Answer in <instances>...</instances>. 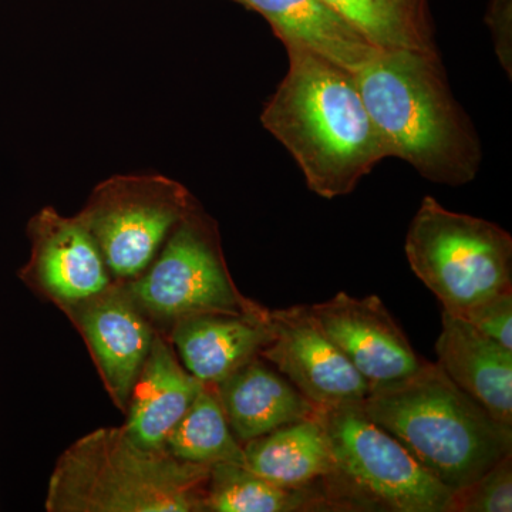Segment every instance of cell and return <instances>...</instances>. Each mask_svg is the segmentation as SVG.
Instances as JSON below:
<instances>
[{
    "label": "cell",
    "instance_id": "6da1fadb",
    "mask_svg": "<svg viewBox=\"0 0 512 512\" xmlns=\"http://www.w3.org/2000/svg\"><path fill=\"white\" fill-rule=\"evenodd\" d=\"M286 50L288 73L266 103L262 123L315 194L326 200L348 195L387 158L355 73L301 47Z\"/></svg>",
    "mask_w": 512,
    "mask_h": 512
},
{
    "label": "cell",
    "instance_id": "7a4b0ae2",
    "mask_svg": "<svg viewBox=\"0 0 512 512\" xmlns=\"http://www.w3.org/2000/svg\"><path fill=\"white\" fill-rule=\"evenodd\" d=\"M355 79L387 157L402 158L434 183L457 187L476 177L480 146L439 56L379 52Z\"/></svg>",
    "mask_w": 512,
    "mask_h": 512
},
{
    "label": "cell",
    "instance_id": "3957f363",
    "mask_svg": "<svg viewBox=\"0 0 512 512\" xmlns=\"http://www.w3.org/2000/svg\"><path fill=\"white\" fill-rule=\"evenodd\" d=\"M453 493L512 453V427L494 420L437 363L370 389L360 404Z\"/></svg>",
    "mask_w": 512,
    "mask_h": 512
},
{
    "label": "cell",
    "instance_id": "277c9868",
    "mask_svg": "<svg viewBox=\"0 0 512 512\" xmlns=\"http://www.w3.org/2000/svg\"><path fill=\"white\" fill-rule=\"evenodd\" d=\"M211 467L147 447L124 426L80 437L57 458L47 512H207Z\"/></svg>",
    "mask_w": 512,
    "mask_h": 512
},
{
    "label": "cell",
    "instance_id": "5b68a950",
    "mask_svg": "<svg viewBox=\"0 0 512 512\" xmlns=\"http://www.w3.org/2000/svg\"><path fill=\"white\" fill-rule=\"evenodd\" d=\"M333 471L320 484L329 511L450 512L451 491L360 404L316 409Z\"/></svg>",
    "mask_w": 512,
    "mask_h": 512
},
{
    "label": "cell",
    "instance_id": "8992f818",
    "mask_svg": "<svg viewBox=\"0 0 512 512\" xmlns=\"http://www.w3.org/2000/svg\"><path fill=\"white\" fill-rule=\"evenodd\" d=\"M404 251L443 311L458 318L512 289L511 235L494 222L448 211L430 195L414 215Z\"/></svg>",
    "mask_w": 512,
    "mask_h": 512
},
{
    "label": "cell",
    "instance_id": "52a82bcc",
    "mask_svg": "<svg viewBox=\"0 0 512 512\" xmlns=\"http://www.w3.org/2000/svg\"><path fill=\"white\" fill-rule=\"evenodd\" d=\"M127 285L161 335L188 316L268 311L239 291L225 264L217 224L197 207L171 232L146 271Z\"/></svg>",
    "mask_w": 512,
    "mask_h": 512
},
{
    "label": "cell",
    "instance_id": "ba28073f",
    "mask_svg": "<svg viewBox=\"0 0 512 512\" xmlns=\"http://www.w3.org/2000/svg\"><path fill=\"white\" fill-rule=\"evenodd\" d=\"M194 207L183 187L163 180L104 185L80 212L114 281L130 282L153 262Z\"/></svg>",
    "mask_w": 512,
    "mask_h": 512
},
{
    "label": "cell",
    "instance_id": "9c48e42d",
    "mask_svg": "<svg viewBox=\"0 0 512 512\" xmlns=\"http://www.w3.org/2000/svg\"><path fill=\"white\" fill-rule=\"evenodd\" d=\"M60 311L86 343L111 402L126 413L157 333L127 282L114 281L97 295Z\"/></svg>",
    "mask_w": 512,
    "mask_h": 512
},
{
    "label": "cell",
    "instance_id": "30bf717a",
    "mask_svg": "<svg viewBox=\"0 0 512 512\" xmlns=\"http://www.w3.org/2000/svg\"><path fill=\"white\" fill-rule=\"evenodd\" d=\"M272 339L259 356L316 407L362 404L369 383L318 328L306 305L271 311Z\"/></svg>",
    "mask_w": 512,
    "mask_h": 512
},
{
    "label": "cell",
    "instance_id": "8fae6325",
    "mask_svg": "<svg viewBox=\"0 0 512 512\" xmlns=\"http://www.w3.org/2000/svg\"><path fill=\"white\" fill-rule=\"evenodd\" d=\"M32 252L20 281L57 309L79 303L114 282L99 245L80 215L45 208L29 222Z\"/></svg>",
    "mask_w": 512,
    "mask_h": 512
},
{
    "label": "cell",
    "instance_id": "7c38bea8",
    "mask_svg": "<svg viewBox=\"0 0 512 512\" xmlns=\"http://www.w3.org/2000/svg\"><path fill=\"white\" fill-rule=\"evenodd\" d=\"M309 316L346 356L370 389L413 375L424 360L377 296L353 298L340 292L306 305Z\"/></svg>",
    "mask_w": 512,
    "mask_h": 512
},
{
    "label": "cell",
    "instance_id": "4fadbf2b",
    "mask_svg": "<svg viewBox=\"0 0 512 512\" xmlns=\"http://www.w3.org/2000/svg\"><path fill=\"white\" fill-rule=\"evenodd\" d=\"M164 336L185 369L201 383L214 386L259 356L271 342V311L188 316L177 320Z\"/></svg>",
    "mask_w": 512,
    "mask_h": 512
},
{
    "label": "cell",
    "instance_id": "5bb4252c",
    "mask_svg": "<svg viewBox=\"0 0 512 512\" xmlns=\"http://www.w3.org/2000/svg\"><path fill=\"white\" fill-rule=\"evenodd\" d=\"M436 353L437 365L451 382L494 420L512 427V350L443 311Z\"/></svg>",
    "mask_w": 512,
    "mask_h": 512
},
{
    "label": "cell",
    "instance_id": "9a60e30c",
    "mask_svg": "<svg viewBox=\"0 0 512 512\" xmlns=\"http://www.w3.org/2000/svg\"><path fill=\"white\" fill-rule=\"evenodd\" d=\"M214 389L229 427L242 446L316 413V407L261 356L214 384Z\"/></svg>",
    "mask_w": 512,
    "mask_h": 512
},
{
    "label": "cell",
    "instance_id": "2e32d148",
    "mask_svg": "<svg viewBox=\"0 0 512 512\" xmlns=\"http://www.w3.org/2000/svg\"><path fill=\"white\" fill-rule=\"evenodd\" d=\"M202 386L185 369L167 338L157 332L131 390L124 429L143 446L163 448Z\"/></svg>",
    "mask_w": 512,
    "mask_h": 512
},
{
    "label": "cell",
    "instance_id": "e0dca14e",
    "mask_svg": "<svg viewBox=\"0 0 512 512\" xmlns=\"http://www.w3.org/2000/svg\"><path fill=\"white\" fill-rule=\"evenodd\" d=\"M261 13L286 47H301L357 73L380 52L323 0H239Z\"/></svg>",
    "mask_w": 512,
    "mask_h": 512
},
{
    "label": "cell",
    "instance_id": "ac0fdd59",
    "mask_svg": "<svg viewBox=\"0 0 512 512\" xmlns=\"http://www.w3.org/2000/svg\"><path fill=\"white\" fill-rule=\"evenodd\" d=\"M242 447L245 467L281 487H318L333 471L328 436L316 414L269 431Z\"/></svg>",
    "mask_w": 512,
    "mask_h": 512
},
{
    "label": "cell",
    "instance_id": "d6986e66",
    "mask_svg": "<svg viewBox=\"0 0 512 512\" xmlns=\"http://www.w3.org/2000/svg\"><path fill=\"white\" fill-rule=\"evenodd\" d=\"M380 52L410 50L439 56L427 0H323Z\"/></svg>",
    "mask_w": 512,
    "mask_h": 512
},
{
    "label": "cell",
    "instance_id": "ffe728a7",
    "mask_svg": "<svg viewBox=\"0 0 512 512\" xmlns=\"http://www.w3.org/2000/svg\"><path fill=\"white\" fill-rule=\"evenodd\" d=\"M207 512L329 511L322 488H288L271 483L241 464L211 467Z\"/></svg>",
    "mask_w": 512,
    "mask_h": 512
},
{
    "label": "cell",
    "instance_id": "44dd1931",
    "mask_svg": "<svg viewBox=\"0 0 512 512\" xmlns=\"http://www.w3.org/2000/svg\"><path fill=\"white\" fill-rule=\"evenodd\" d=\"M164 450L187 463L245 466L244 447L232 433L214 386L204 384L164 441Z\"/></svg>",
    "mask_w": 512,
    "mask_h": 512
},
{
    "label": "cell",
    "instance_id": "7402d4cb",
    "mask_svg": "<svg viewBox=\"0 0 512 512\" xmlns=\"http://www.w3.org/2000/svg\"><path fill=\"white\" fill-rule=\"evenodd\" d=\"M512 453L451 493L450 512H511Z\"/></svg>",
    "mask_w": 512,
    "mask_h": 512
},
{
    "label": "cell",
    "instance_id": "603a6c76",
    "mask_svg": "<svg viewBox=\"0 0 512 512\" xmlns=\"http://www.w3.org/2000/svg\"><path fill=\"white\" fill-rule=\"evenodd\" d=\"M463 319L487 338L512 350V289L478 303Z\"/></svg>",
    "mask_w": 512,
    "mask_h": 512
},
{
    "label": "cell",
    "instance_id": "cb8c5ba5",
    "mask_svg": "<svg viewBox=\"0 0 512 512\" xmlns=\"http://www.w3.org/2000/svg\"><path fill=\"white\" fill-rule=\"evenodd\" d=\"M491 19H488L493 29L495 50L505 72H512V43H511V0H494Z\"/></svg>",
    "mask_w": 512,
    "mask_h": 512
}]
</instances>
